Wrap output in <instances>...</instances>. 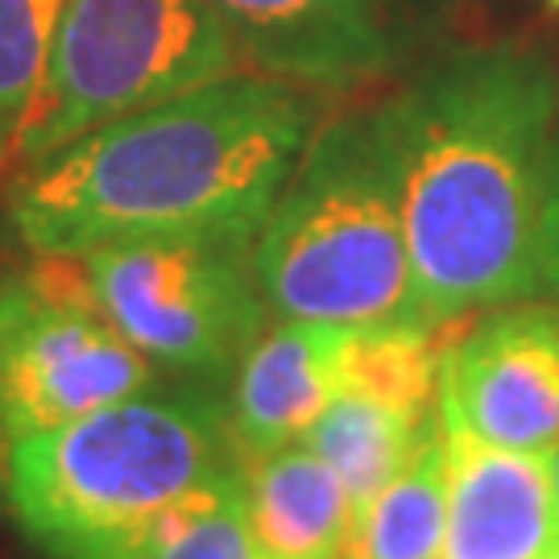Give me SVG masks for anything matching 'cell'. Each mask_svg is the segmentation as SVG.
<instances>
[{
    "label": "cell",
    "instance_id": "obj_1",
    "mask_svg": "<svg viewBox=\"0 0 559 559\" xmlns=\"http://www.w3.org/2000/svg\"><path fill=\"white\" fill-rule=\"evenodd\" d=\"M378 108L427 320L539 299L559 67L531 41L443 46Z\"/></svg>",
    "mask_w": 559,
    "mask_h": 559
},
{
    "label": "cell",
    "instance_id": "obj_2",
    "mask_svg": "<svg viewBox=\"0 0 559 559\" xmlns=\"http://www.w3.org/2000/svg\"><path fill=\"white\" fill-rule=\"evenodd\" d=\"M320 92L240 67L17 166L4 216L25 253L150 237L253 240L311 145Z\"/></svg>",
    "mask_w": 559,
    "mask_h": 559
},
{
    "label": "cell",
    "instance_id": "obj_3",
    "mask_svg": "<svg viewBox=\"0 0 559 559\" xmlns=\"http://www.w3.org/2000/svg\"><path fill=\"white\" fill-rule=\"evenodd\" d=\"M245 468L224 394L162 381L0 448V489L41 559H138L158 522Z\"/></svg>",
    "mask_w": 559,
    "mask_h": 559
},
{
    "label": "cell",
    "instance_id": "obj_4",
    "mask_svg": "<svg viewBox=\"0 0 559 559\" xmlns=\"http://www.w3.org/2000/svg\"><path fill=\"white\" fill-rule=\"evenodd\" d=\"M253 270L274 320L357 336L440 332L415 282L373 104L320 120L253 237Z\"/></svg>",
    "mask_w": 559,
    "mask_h": 559
},
{
    "label": "cell",
    "instance_id": "obj_5",
    "mask_svg": "<svg viewBox=\"0 0 559 559\" xmlns=\"http://www.w3.org/2000/svg\"><path fill=\"white\" fill-rule=\"evenodd\" d=\"M212 0H62L50 71L17 141V166L240 71Z\"/></svg>",
    "mask_w": 559,
    "mask_h": 559
},
{
    "label": "cell",
    "instance_id": "obj_6",
    "mask_svg": "<svg viewBox=\"0 0 559 559\" xmlns=\"http://www.w3.org/2000/svg\"><path fill=\"white\" fill-rule=\"evenodd\" d=\"M92 299L166 381L228 394L270 328L245 237H150L80 258Z\"/></svg>",
    "mask_w": 559,
    "mask_h": 559
},
{
    "label": "cell",
    "instance_id": "obj_7",
    "mask_svg": "<svg viewBox=\"0 0 559 559\" xmlns=\"http://www.w3.org/2000/svg\"><path fill=\"white\" fill-rule=\"evenodd\" d=\"M162 381L96 307L80 258L29 253L0 274V448Z\"/></svg>",
    "mask_w": 559,
    "mask_h": 559
},
{
    "label": "cell",
    "instance_id": "obj_8",
    "mask_svg": "<svg viewBox=\"0 0 559 559\" xmlns=\"http://www.w3.org/2000/svg\"><path fill=\"white\" fill-rule=\"evenodd\" d=\"M249 71L320 96L360 92L423 62L452 0H212Z\"/></svg>",
    "mask_w": 559,
    "mask_h": 559
},
{
    "label": "cell",
    "instance_id": "obj_9",
    "mask_svg": "<svg viewBox=\"0 0 559 559\" xmlns=\"http://www.w3.org/2000/svg\"><path fill=\"white\" fill-rule=\"evenodd\" d=\"M440 415L485 443L547 456L559 443V302H501L448 328Z\"/></svg>",
    "mask_w": 559,
    "mask_h": 559
},
{
    "label": "cell",
    "instance_id": "obj_10",
    "mask_svg": "<svg viewBox=\"0 0 559 559\" xmlns=\"http://www.w3.org/2000/svg\"><path fill=\"white\" fill-rule=\"evenodd\" d=\"M443 419V415H440ZM448 526L440 559H543L559 543L551 464L443 419Z\"/></svg>",
    "mask_w": 559,
    "mask_h": 559
},
{
    "label": "cell",
    "instance_id": "obj_11",
    "mask_svg": "<svg viewBox=\"0 0 559 559\" xmlns=\"http://www.w3.org/2000/svg\"><path fill=\"white\" fill-rule=\"evenodd\" d=\"M353 336L357 332L332 323L270 320L224 394L240 456H265L307 436L344 385Z\"/></svg>",
    "mask_w": 559,
    "mask_h": 559
},
{
    "label": "cell",
    "instance_id": "obj_12",
    "mask_svg": "<svg viewBox=\"0 0 559 559\" xmlns=\"http://www.w3.org/2000/svg\"><path fill=\"white\" fill-rule=\"evenodd\" d=\"M245 501L261 559H344L353 501L307 443L245 460Z\"/></svg>",
    "mask_w": 559,
    "mask_h": 559
},
{
    "label": "cell",
    "instance_id": "obj_13",
    "mask_svg": "<svg viewBox=\"0 0 559 559\" xmlns=\"http://www.w3.org/2000/svg\"><path fill=\"white\" fill-rule=\"evenodd\" d=\"M440 427V411L415 415L378 399L360 385H340L320 419L307 427L302 443L332 468L353 501V519L402 473L419 443Z\"/></svg>",
    "mask_w": 559,
    "mask_h": 559
},
{
    "label": "cell",
    "instance_id": "obj_14",
    "mask_svg": "<svg viewBox=\"0 0 559 559\" xmlns=\"http://www.w3.org/2000/svg\"><path fill=\"white\" fill-rule=\"evenodd\" d=\"M448 526V443L440 427L353 519L344 559H440Z\"/></svg>",
    "mask_w": 559,
    "mask_h": 559
},
{
    "label": "cell",
    "instance_id": "obj_15",
    "mask_svg": "<svg viewBox=\"0 0 559 559\" xmlns=\"http://www.w3.org/2000/svg\"><path fill=\"white\" fill-rule=\"evenodd\" d=\"M62 0H0V170L17 158V141L34 117Z\"/></svg>",
    "mask_w": 559,
    "mask_h": 559
},
{
    "label": "cell",
    "instance_id": "obj_16",
    "mask_svg": "<svg viewBox=\"0 0 559 559\" xmlns=\"http://www.w3.org/2000/svg\"><path fill=\"white\" fill-rule=\"evenodd\" d=\"M138 559H261L249 526L245 468L179 501Z\"/></svg>",
    "mask_w": 559,
    "mask_h": 559
},
{
    "label": "cell",
    "instance_id": "obj_17",
    "mask_svg": "<svg viewBox=\"0 0 559 559\" xmlns=\"http://www.w3.org/2000/svg\"><path fill=\"white\" fill-rule=\"evenodd\" d=\"M539 295L559 299V120L547 158V195H543V245H539Z\"/></svg>",
    "mask_w": 559,
    "mask_h": 559
},
{
    "label": "cell",
    "instance_id": "obj_18",
    "mask_svg": "<svg viewBox=\"0 0 559 559\" xmlns=\"http://www.w3.org/2000/svg\"><path fill=\"white\" fill-rule=\"evenodd\" d=\"M547 464H551V480H556V498H559V443L547 452Z\"/></svg>",
    "mask_w": 559,
    "mask_h": 559
},
{
    "label": "cell",
    "instance_id": "obj_19",
    "mask_svg": "<svg viewBox=\"0 0 559 559\" xmlns=\"http://www.w3.org/2000/svg\"><path fill=\"white\" fill-rule=\"evenodd\" d=\"M543 559H559V543H556V547H551V551H547Z\"/></svg>",
    "mask_w": 559,
    "mask_h": 559
},
{
    "label": "cell",
    "instance_id": "obj_20",
    "mask_svg": "<svg viewBox=\"0 0 559 559\" xmlns=\"http://www.w3.org/2000/svg\"><path fill=\"white\" fill-rule=\"evenodd\" d=\"M551 4H556V9H559V0H551Z\"/></svg>",
    "mask_w": 559,
    "mask_h": 559
}]
</instances>
